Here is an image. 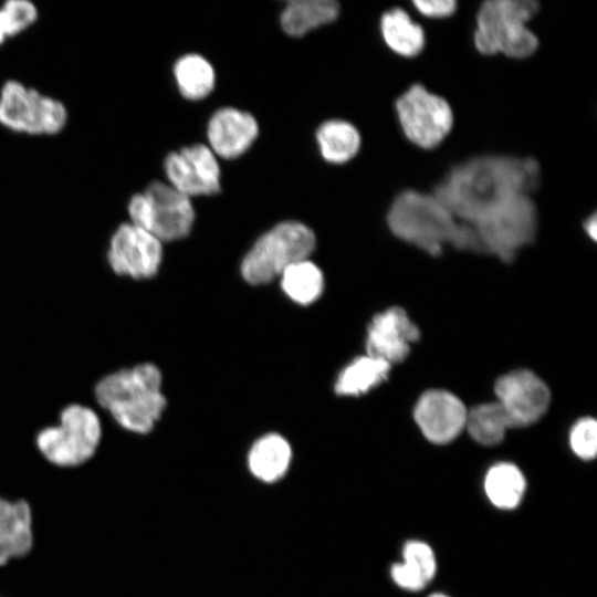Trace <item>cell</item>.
Here are the masks:
<instances>
[{"instance_id":"7402d4cb","label":"cell","mask_w":597,"mask_h":597,"mask_svg":"<svg viewBox=\"0 0 597 597\" xmlns=\"http://www.w3.org/2000/svg\"><path fill=\"white\" fill-rule=\"evenodd\" d=\"M391 365L369 355L349 363L338 375L335 391L339 396H360L388 378Z\"/></svg>"},{"instance_id":"52a82bcc","label":"cell","mask_w":597,"mask_h":597,"mask_svg":"<svg viewBox=\"0 0 597 597\" xmlns=\"http://www.w3.org/2000/svg\"><path fill=\"white\" fill-rule=\"evenodd\" d=\"M483 252L511 262L530 244L537 230V211L531 195L513 196L484 212L472 226Z\"/></svg>"},{"instance_id":"9a60e30c","label":"cell","mask_w":597,"mask_h":597,"mask_svg":"<svg viewBox=\"0 0 597 597\" xmlns=\"http://www.w3.org/2000/svg\"><path fill=\"white\" fill-rule=\"evenodd\" d=\"M420 337L418 326L400 307H390L374 316L367 327V355L392 365L410 353V346Z\"/></svg>"},{"instance_id":"4316f807","label":"cell","mask_w":597,"mask_h":597,"mask_svg":"<svg viewBox=\"0 0 597 597\" xmlns=\"http://www.w3.org/2000/svg\"><path fill=\"white\" fill-rule=\"evenodd\" d=\"M280 276L285 294L298 304H311L323 292V273L307 259L290 265Z\"/></svg>"},{"instance_id":"30bf717a","label":"cell","mask_w":597,"mask_h":597,"mask_svg":"<svg viewBox=\"0 0 597 597\" xmlns=\"http://www.w3.org/2000/svg\"><path fill=\"white\" fill-rule=\"evenodd\" d=\"M163 256V242L128 221L118 224L109 235L104 264L116 279L145 281L157 275Z\"/></svg>"},{"instance_id":"8992f818","label":"cell","mask_w":597,"mask_h":597,"mask_svg":"<svg viewBox=\"0 0 597 597\" xmlns=\"http://www.w3.org/2000/svg\"><path fill=\"white\" fill-rule=\"evenodd\" d=\"M315 248V235L304 223L284 221L261 235L241 264L250 284H265L290 265L307 259Z\"/></svg>"},{"instance_id":"f1b7e54d","label":"cell","mask_w":597,"mask_h":597,"mask_svg":"<svg viewBox=\"0 0 597 597\" xmlns=\"http://www.w3.org/2000/svg\"><path fill=\"white\" fill-rule=\"evenodd\" d=\"M569 446L572 451L583 460H593L597 452V423L595 419H579L570 429Z\"/></svg>"},{"instance_id":"8fae6325","label":"cell","mask_w":597,"mask_h":597,"mask_svg":"<svg viewBox=\"0 0 597 597\" xmlns=\"http://www.w3.org/2000/svg\"><path fill=\"white\" fill-rule=\"evenodd\" d=\"M397 116L406 137L425 149L438 146L450 133L453 113L441 96L421 84L410 86L396 101Z\"/></svg>"},{"instance_id":"d6986e66","label":"cell","mask_w":597,"mask_h":597,"mask_svg":"<svg viewBox=\"0 0 597 597\" xmlns=\"http://www.w3.org/2000/svg\"><path fill=\"white\" fill-rule=\"evenodd\" d=\"M404 562L390 567L394 583L408 591L422 590L437 572L436 555L429 544L422 541H408L402 549Z\"/></svg>"},{"instance_id":"277c9868","label":"cell","mask_w":597,"mask_h":597,"mask_svg":"<svg viewBox=\"0 0 597 597\" xmlns=\"http://www.w3.org/2000/svg\"><path fill=\"white\" fill-rule=\"evenodd\" d=\"M104 433L102 413L91 404L73 401L59 410L54 422L35 432L33 444L49 465L75 470L96 457Z\"/></svg>"},{"instance_id":"d4e9b609","label":"cell","mask_w":597,"mask_h":597,"mask_svg":"<svg viewBox=\"0 0 597 597\" xmlns=\"http://www.w3.org/2000/svg\"><path fill=\"white\" fill-rule=\"evenodd\" d=\"M174 75L180 94L190 101L205 98L214 87L212 65L196 53L179 57L174 65Z\"/></svg>"},{"instance_id":"44dd1931","label":"cell","mask_w":597,"mask_h":597,"mask_svg":"<svg viewBox=\"0 0 597 597\" xmlns=\"http://www.w3.org/2000/svg\"><path fill=\"white\" fill-rule=\"evenodd\" d=\"M483 485L489 501L505 511L516 509L526 491L524 474L511 462L492 465L484 476Z\"/></svg>"},{"instance_id":"ffe728a7","label":"cell","mask_w":597,"mask_h":597,"mask_svg":"<svg viewBox=\"0 0 597 597\" xmlns=\"http://www.w3.org/2000/svg\"><path fill=\"white\" fill-rule=\"evenodd\" d=\"M339 4L334 0H293L284 7L280 22L291 36H302L308 31L334 21Z\"/></svg>"},{"instance_id":"d6a6232c","label":"cell","mask_w":597,"mask_h":597,"mask_svg":"<svg viewBox=\"0 0 597 597\" xmlns=\"http://www.w3.org/2000/svg\"><path fill=\"white\" fill-rule=\"evenodd\" d=\"M7 38L3 35V33L0 30V45H2L6 42Z\"/></svg>"},{"instance_id":"cb8c5ba5","label":"cell","mask_w":597,"mask_h":597,"mask_svg":"<svg viewBox=\"0 0 597 597\" xmlns=\"http://www.w3.org/2000/svg\"><path fill=\"white\" fill-rule=\"evenodd\" d=\"M316 140L322 157L332 164L350 160L360 147V135L357 128L342 119L324 122L316 130Z\"/></svg>"},{"instance_id":"ac0fdd59","label":"cell","mask_w":597,"mask_h":597,"mask_svg":"<svg viewBox=\"0 0 597 597\" xmlns=\"http://www.w3.org/2000/svg\"><path fill=\"white\" fill-rule=\"evenodd\" d=\"M247 461L255 479L274 483L286 474L292 461V449L282 436L268 433L252 444Z\"/></svg>"},{"instance_id":"1f68e13d","label":"cell","mask_w":597,"mask_h":597,"mask_svg":"<svg viewBox=\"0 0 597 597\" xmlns=\"http://www.w3.org/2000/svg\"><path fill=\"white\" fill-rule=\"evenodd\" d=\"M429 597H449V596L442 593H434V594H431Z\"/></svg>"},{"instance_id":"83f0119b","label":"cell","mask_w":597,"mask_h":597,"mask_svg":"<svg viewBox=\"0 0 597 597\" xmlns=\"http://www.w3.org/2000/svg\"><path fill=\"white\" fill-rule=\"evenodd\" d=\"M39 17L35 4L28 0H9L0 7V30L8 39L29 29Z\"/></svg>"},{"instance_id":"6da1fadb","label":"cell","mask_w":597,"mask_h":597,"mask_svg":"<svg viewBox=\"0 0 597 597\" xmlns=\"http://www.w3.org/2000/svg\"><path fill=\"white\" fill-rule=\"evenodd\" d=\"M540 182V166L533 158L483 155L454 166L433 195L461 222L472 226L502 201L531 195Z\"/></svg>"},{"instance_id":"2e32d148","label":"cell","mask_w":597,"mask_h":597,"mask_svg":"<svg viewBox=\"0 0 597 597\" xmlns=\"http://www.w3.org/2000/svg\"><path fill=\"white\" fill-rule=\"evenodd\" d=\"M259 134L255 118L247 112L222 107L208 123L207 137L214 155L232 159L245 153Z\"/></svg>"},{"instance_id":"4dcf8cb0","label":"cell","mask_w":597,"mask_h":597,"mask_svg":"<svg viewBox=\"0 0 597 597\" xmlns=\"http://www.w3.org/2000/svg\"><path fill=\"white\" fill-rule=\"evenodd\" d=\"M584 229L593 240H596V238H597V218H596L595 213H593L590 217H588V219L585 221Z\"/></svg>"},{"instance_id":"3957f363","label":"cell","mask_w":597,"mask_h":597,"mask_svg":"<svg viewBox=\"0 0 597 597\" xmlns=\"http://www.w3.org/2000/svg\"><path fill=\"white\" fill-rule=\"evenodd\" d=\"M387 223L399 239L428 254H441L444 244L464 251L483 252L474 229L459 221L432 193L405 190L392 201Z\"/></svg>"},{"instance_id":"5b68a950","label":"cell","mask_w":597,"mask_h":597,"mask_svg":"<svg viewBox=\"0 0 597 597\" xmlns=\"http://www.w3.org/2000/svg\"><path fill=\"white\" fill-rule=\"evenodd\" d=\"M538 11L533 0H489L476 14L474 45L482 54L502 53L514 59L532 55L537 46L536 35L527 22Z\"/></svg>"},{"instance_id":"9c48e42d","label":"cell","mask_w":597,"mask_h":597,"mask_svg":"<svg viewBox=\"0 0 597 597\" xmlns=\"http://www.w3.org/2000/svg\"><path fill=\"white\" fill-rule=\"evenodd\" d=\"M66 106L59 100L25 86L17 80L0 90V124L15 133L56 135L67 124Z\"/></svg>"},{"instance_id":"603a6c76","label":"cell","mask_w":597,"mask_h":597,"mask_svg":"<svg viewBox=\"0 0 597 597\" xmlns=\"http://www.w3.org/2000/svg\"><path fill=\"white\" fill-rule=\"evenodd\" d=\"M380 31L385 43L399 55L415 56L425 46L422 28L400 8L391 9L383 14Z\"/></svg>"},{"instance_id":"836d02e7","label":"cell","mask_w":597,"mask_h":597,"mask_svg":"<svg viewBox=\"0 0 597 597\" xmlns=\"http://www.w3.org/2000/svg\"><path fill=\"white\" fill-rule=\"evenodd\" d=\"M1 597V596H0Z\"/></svg>"},{"instance_id":"ba28073f","label":"cell","mask_w":597,"mask_h":597,"mask_svg":"<svg viewBox=\"0 0 597 597\" xmlns=\"http://www.w3.org/2000/svg\"><path fill=\"white\" fill-rule=\"evenodd\" d=\"M129 221L156 237L170 242L189 234L195 210L188 196L169 184L150 182L143 192L134 195L127 205Z\"/></svg>"},{"instance_id":"5bb4252c","label":"cell","mask_w":597,"mask_h":597,"mask_svg":"<svg viewBox=\"0 0 597 597\" xmlns=\"http://www.w3.org/2000/svg\"><path fill=\"white\" fill-rule=\"evenodd\" d=\"M468 410L453 394L431 389L421 395L413 418L422 434L432 443L447 444L465 428Z\"/></svg>"},{"instance_id":"e0dca14e","label":"cell","mask_w":597,"mask_h":597,"mask_svg":"<svg viewBox=\"0 0 597 597\" xmlns=\"http://www.w3.org/2000/svg\"><path fill=\"white\" fill-rule=\"evenodd\" d=\"M33 545V512L29 502L0 496V567L24 558Z\"/></svg>"},{"instance_id":"4fadbf2b","label":"cell","mask_w":597,"mask_h":597,"mask_svg":"<svg viewBox=\"0 0 597 597\" xmlns=\"http://www.w3.org/2000/svg\"><path fill=\"white\" fill-rule=\"evenodd\" d=\"M498 402L512 428L526 427L546 412L551 394L545 383L530 370H515L500 377L494 386Z\"/></svg>"},{"instance_id":"f546056e","label":"cell","mask_w":597,"mask_h":597,"mask_svg":"<svg viewBox=\"0 0 597 597\" xmlns=\"http://www.w3.org/2000/svg\"><path fill=\"white\" fill-rule=\"evenodd\" d=\"M412 3L421 14L429 18H446L457 9L453 0H417Z\"/></svg>"},{"instance_id":"7a4b0ae2","label":"cell","mask_w":597,"mask_h":597,"mask_svg":"<svg viewBox=\"0 0 597 597\" xmlns=\"http://www.w3.org/2000/svg\"><path fill=\"white\" fill-rule=\"evenodd\" d=\"M163 375L149 362L123 366L100 377L92 405L113 427L130 434L150 433L166 408Z\"/></svg>"},{"instance_id":"484cf974","label":"cell","mask_w":597,"mask_h":597,"mask_svg":"<svg viewBox=\"0 0 597 597\" xmlns=\"http://www.w3.org/2000/svg\"><path fill=\"white\" fill-rule=\"evenodd\" d=\"M465 428L478 443L492 447L502 442L512 425L502 406L494 401L468 411Z\"/></svg>"},{"instance_id":"7c38bea8","label":"cell","mask_w":597,"mask_h":597,"mask_svg":"<svg viewBox=\"0 0 597 597\" xmlns=\"http://www.w3.org/2000/svg\"><path fill=\"white\" fill-rule=\"evenodd\" d=\"M169 185L190 197L210 196L220 190V168L213 151L203 144L171 151L164 161Z\"/></svg>"}]
</instances>
